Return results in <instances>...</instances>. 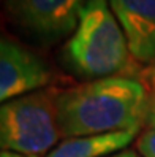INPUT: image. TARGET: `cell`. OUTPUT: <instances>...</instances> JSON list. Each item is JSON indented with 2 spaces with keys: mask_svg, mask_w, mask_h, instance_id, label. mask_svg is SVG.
<instances>
[{
  "mask_svg": "<svg viewBox=\"0 0 155 157\" xmlns=\"http://www.w3.org/2000/svg\"><path fill=\"white\" fill-rule=\"evenodd\" d=\"M56 105L63 138L138 132L153 108L146 86L124 75L86 81L60 90Z\"/></svg>",
  "mask_w": 155,
  "mask_h": 157,
  "instance_id": "obj_1",
  "label": "cell"
},
{
  "mask_svg": "<svg viewBox=\"0 0 155 157\" xmlns=\"http://www.w3.org/2000/svg\"><path fill=\"white\" fill-rule=\"evenodd\" d=\"M60 57L68 71L87 81L120 76L130 68L131 52L109 0L84 3L79 24Z\"/></svg>",
  "mask_w": 155,
  "mask_h": 157,
  "instance_id": "obj_2",
  "label": "cell"
},
{
  "mask_svg": "<svg viewBox=\"0 0 155 157\" xmlns=\"http://www.w3.org/2000/svg\"><path fill=\"white\" fill-rule=\"evenodd\" d=\"M57 94L40 89L3 101L0 106L2 151L40 155L56 147L62 136L57 121Z\"/></svg>",
  "mask_w": 155,
  "mask_h": 157,
  "instance_id": "obj_3",
  "label": "cell"
},
{
  "mask_svg": "<svg viewBox=\"0 0 155 157\" xmlns=\"http://www.w3.org/2000/svg\"><path fill=\"white\" fill-rule=\"evenodd\" d=\"M84 3V0H5V11L30 40L51 46L73 35Z\"/></svg>",
  "mask_w": 155,
  "mask_h": 157,
  "instance_id": "obj_4",
  "label": "cell"
},
{
  "mask_svg": "<svg viewBox=\"0 0 155 157\" xmlns=\"http://www.w3.org/2000/svg\"><path fill=\"white\" fill-rule=\"evenodd\" d=\"M52 79L49 65L38 54L10 38L0 41V100L8 101L40 89Z\"/></svg>",
  "mask_w": 155,
  "mask_h": 157,
  "instance_id": "obj_5",
  "label": "cell"
},
{
  "mask_svg": "<svg viewBox=\"0 0 155 157\" xmlns=\"http://www.w3.org/2000/svg\"><path fill=\"white\" fill-rule=\"evenodd\" d=\"M109 6L125 33L131 57L155 59V0H109Z\"/></svg>",
  "mask_w": 155,
  "mask_h": 157,
  "instance_id": "obj_6",
  "label": "cell"
},
{
  "mask_svg": "<svg viewBox=\"0 0 155 157\" xmlns=\"http://www.w3.org/2000/svg\"><path fill=\"white\" fill-rule=\"evenodd\" d=\"M136 133L138 132L128 130L63 138L46 157H109L127 149Z\"/></svg>",
  "mask_w": 155,
  "mask_h": 157,
  "instance_id": "obj_7",
  "label": "cell"
},
{
  "mask_svg": "<svg viewBox=\"0 0 155 157\" xmlns=\"http://www.w3.org/2000/svg\"><path fill=\"white\" fill-rule=\"evenodd\" d=\"M136 149L141 157H155V128L149 127L136 140Z\"/></svg>",
  "mask_w": 155,
  "mask_h": 157,
  "instance_id": "obj_8",
  "label": "cell"
},
{
  "mask_svg": "<svg viewBox=\"0 0 155 157\" xmlns=\"http://www.w3.org/2000/svg\"><path fill=\"white\" fill-rule=\"evenodd\" d=\"M109 157H141V154H138L136 151H131V149H124V151L117 152L114 155H109Z\"/></svg>",
  "mask_w": 155,
  "mask_h": 157,
  "instance_id": "obj_9",
  "label": "cell"
},
{
  "mask_svg": "<svg viewBox=\"0 0 155 157\" xmlns=\"http://www.w3.org/2000/svg\"><path fill=\"white\" fill-rule=\"evenodd\" d=\"M0 157H40V155H27V154H19V152H11V151H2Z\"/></svg>",
  "mask_w": 155,
  "mask_h": 157,
  "instance_id": "obj_10",
  "label": "cell"
},
{
  "mask_svg": "<svg viewBox=\"0 0 155 157\" xmlns=\"http://www.w3.org/2000/svg\"><path fill=\"white\" fill-rule=\"evenodd\" d=\"M147 124H149V127L155 128V105H153L152 111H150V116H149V119H147Z\"/></svg>",
  "mask_w": 155,
  "mask_h": 157,
  "instance_id": "obj_11",
  "label": "cell"
}]
</instances>
